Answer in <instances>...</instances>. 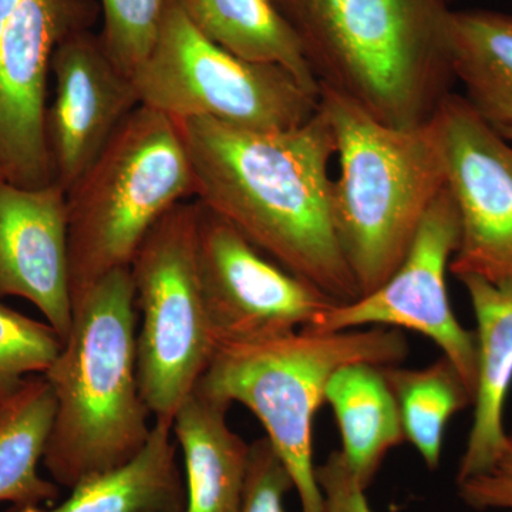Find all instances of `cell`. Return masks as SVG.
<instances>
[{"mask_svg":"<svg viewBox=\"0 0 512 512\" xmlns=\"http://www.w3.org/2000/svg\"><path fill=\"white\" fill-rule=\"evenodd\" d=\"M291 490V474L269 440L262 437L249 444L241 512H286L285 495Z\"/></svg>","mask_w":512,"mask_h":512,"instance_id":"25","label":"cell"},{"mask_svg":"<svg viewBox=\"0 0 512 512\" xmlns=\"http://www.w3.org/2000/svg\"><path fill=\"white\" fill-rule=\"evenodd\" d=\"M458 497L471 510L512 512V429L484 471L457 481Z\"/></svg>","mask_w":512,"mask_h":512,"instance_id":"26","label":"cell"},{"mask_svg":"<svg viewBox=\"0 0 512 512\" xmlns=\"http://www.w3.org/2000/svg\"><path fill=\"white\" fill-rule=\"evenodd\" d=\"M460 239L456 204L447 185L427 211L399 268L375 291L338 303L313 330L342 332L363 328L412 330L439 346L476 394L477 345L473 330L451 308L447 272Z\"/></svg>","mask_w":512,"mask_h":512,"instance_id":"10","label":"cell"},{"mask_svg":"<svg viewBox=\"0 0 512 512\" xmlns=\"http://www.w3.org/2000/svg\"><path fill=\"white\" fill-rule=\"evenodd\" d=\"M407 355L409 343L400 330L303 328L217 349L195 389L254 413L291 474L302 512H323L313 463V420L330 379L353 363L394 366Z\"/></svg>","mask_w":512,"mask_h":512,"instance_id":"5","label":"cell"},{"mask_svg":"<svg viewBox=\"0 0 512 512\" xmlns=\"http://www.w3.org/2000/svg\"><path fill=\"white\" fill-rule=\"evenodd\" d=\"M137 323L130 266L74 299L69 335L43 375L56 399L43 464L67 490L124 466L150 439L151 413L138 383Z\"/></svg>","mask_w":512,"mask_h":512,"instance_id":"3","label":"cell"},{"mask_svg":"<svg viewBox=\"0 0 512 512\" xmlns=\"http://www.w3.org/2000/svg\"><path fill=\"white\" fill-rule=\"evenodd\" d=\"M323 497V512H375L366 497V488L357 481L340 451H333L316 467Z\"/></svg>","mask_w":512,"mask_h":512,"instance_id":"27","label":"cell"},{"mask_svg":"<svg viewBox=\"0 0 512 512\" xmlns=\"http://www.w3.org/2000/svg\"><path fill=\"white\" fill-rule=\"evenodd\" d=\"M190 195L194 178L180 128L140 104L67 192L73 302L130 266L151 228Z\"/></svg>","mask_w":512,"mask_h":512,"instance_id":"6","label":"cell"},{"mask_svg":"<svg viewBox=\"0 0 512 512\" xmlns=\"http://www.w3.org/2000/svg\"><path fill=\"white\" fill-rule=\"evenodd\" d=\"M382 369L399 407L404 439L416 448L430 470H436L448 423L473 406V393L444 356L421 369L399 365Z\"/></svg>","mask_w":512,"mask_h":512,"instance_id":"22","label":"cell"},{"mask_svg":"<svg viewBox=\"0 0 512 512\" xmlns=\"http://www.w3.org/2000/svg\"><path fill=\"white\" fill-rule=\"evenodd\" d=\"M56 399L43 375L30 376L0 402V503L50 505L59 485L40 477Z\"/></svg>","mask_w":512,"mask_h":512,"instance_id":"21","label":"cell"},{"mask_svg":"<svg viewBox=\"0 0 512 512\" xmlns=\"http://www.w3.org/2000/svg\"><path fill=\"white\" fill-rule=\"evenodd\" d=\"M141 106L174 121L210 119L251 130L301 126L320 94L288 70L247 62L195 28L178 0H168L156 42L131 76Z\"/></svg>","mask_w":512,"mask_h":512,"instance_id":"7","label":"cell"},{"mask_svg":"<svg viewBox=\"0 0 512 512\" xmlns=\"http://www.w3.org/2000/svg\"><path fill=\"white\" fill-rule=\"evenodd\" d=\"M20 0H0V32L6 25L10 15L18 8Z\"/></svg>","mask_w":512,"mask_h":512,"instance_id":"28","label":"cell"},{"mask_svg":"<svg viewBox=\"0 0 512 512\" xmlns=\"http://www.w3.org/2000/svg\"><path fill=\"white\" fill-rule=\"evenodd\" d=\"M100 37L114 63L133 76L153 49L168 0H100Z\"/></svg>","mask_w":512,"mask_h":512,"instance_id":"24","label":"cell"},{"mask_svg":"<svg viewBox=\"0 0 512 512\" xmlns=\"http://www.w3.org/2000/svg\"><path fill=\"white\" fill-rule=\"evenodd\" d=\"M476 318L477 382L473 423L457 481L484 471L503 447L505 404L512 386V285H495L477 276L458 279Z\"/></svg>","mask_w":512,"mask_h":512,"instance_id":"15","label":"cell"},{"mask_svg":"<svg viewBox=\"0 0 512 512\" xmlns=\"http://www.w3.org/2000/svg\"><path fill=\"white\" fill-rule=\"evenodd\" d=\"M440 2H443L444 5H450L451 2H454V0H440Z\"/></svg>","mask_w":512,"mask_h":512,"instance_id":"30","label":"cell"},{"mask_svg":"<svg viewBox=\"0 0 512 512\" xmlns=\"http://www.w3.org/2000/svg\"><path fill=\"white\" fill-rule=\"evenodd\" d=\"M175 123L198 202L333 301L359 298L333 225L330 163L336 140L320 106L311 119L286 130L210 119Z\"/></svg>","mask_w":512,"mask_h":512,"instance_id":"1","label":"cell"},{"mask_svg":"<svg viewBox=\"0 0 512 512\" xmlns=\"http://www.w3.org/2000/svg\"><path fill=\"white\" fill-rule=\"evenodd\" d=\"M454 80L495 130L512 128V15L494 10H451L448 22Z\"/></svg>","mask_w":512,"mask_h":512,"instance_id":"19","label":"cell"},{"mask_svg":"<svg viewBox=\"0 0 512 512\" xmlns=\"http://www.w3.org/2000/svg\"><path fill=\"white\" fill-rule=\"evenodd\" d=\"M173 421L154 420L146 446L127 464L70 490L63 503L9 505L3 512H184V473Z\"/></svg>","mask_w":512,"mask_h":512,"instance_id":"17","label":"cell"},{"mask_svg":"<svg viewBox=\"0 0 512 512\" xmlns=\"http://www.w3.org/2000/svg\"><path fill=\"white\" fill-rule=\"evenodd\" d=\"M320 109L336 140L332 217L360 296L399 268L421 222L446 188L431 120L399 128L380 123L348 97L320 87Z\"/></svg>","mask_w":512,"mask_h":512,"instance_id":"4","label":"cell"},{"mask_svg":"<svg viewBox=\"0 0 512 512\" xmlns=\"http://www.w3.org/2000/svg\"><path fill=\"white\" fill-rule=\"evenodd\" d=\"M501 134H503L505 138H508V140H510L512 143V128H510V130L504 131V133Z\"/></svg>","mask_w":512,"mask_h":512,"instance_id":"29","label":"cell"},{"mask_svg":"<svg viewBox=\"0 0 512 512\" xmlns=\"http://www.w3.org/2000/svg\"><path fill=\"white\" fill-rule=\"evenodd\" d=\"M198 201L151 228L130 264L137 306V370L154 420L173 421L217 352L197 268Z\"/></svg>","mask_w":512,"mask_h":512,"instance_id":"8","label":"cell"},{"mask_svg":"<svg viewBox=\"0 0 512 512\" xmlns=\"http://www.w3.org/2000/svg\"><path fill=\"white\" fill-rule=\"evenodd\" d=\"M62 348V338L49 323L0 302V402L28 377L45 375Z\"/></svg>","mask_w":512,"mask_h":512,"instance_id":"23","label":"cell"},{"mask_svg":"<svg viewBox=\"0 0 512 512\" xmlns=\"http://www.w3.org/2000/svg\"><path fill=\"white\" fill-rule=\"evenodd\" d=\"M320 87L387 126L433 119L456 82L440 0H274Z\"/></svg>","mask_w":512,"mask_h":512,"instance_id":"2","label":"cell"},{"mask_svg":"<svg viewBox=\"0 0 512 512\" xmlns=\"http://www.w3.org/2000/svg\"><path fill=\"white\" fill-rule=\"evenodd\" d=\"M94 0H20L0 32V180L23 188L53 181L46 92L56 46L92 28Z\"/></svg>","mask_w":512,"mask_h":512,"instance_id":"12","label":"cell"},{"mask_svg":"<svg viewBox=\"0 0 512 512\" xmlns=\"http://www.w3.org/2000/svg\"><path fill=\"white\" fill-rule=\"evenodd\" d=\"M325 402L332 407L342 453L363 488H369L384 458L404 439L399 407L382 366L353 363L333 375Z\"/></svg>","mask_w":512,"mask_h":512,"instance_id":"18","label":"cell"},{"mask_svg":"<svg viewBox=\"0 0 512 512\" xmlns=\"http://www.w3.org/2000/svg\"><path fill=\"white\" fill-rule=\"evenodd\" d=\"M33 303L64 339L73 320L67 194L0 180V298Z\"/></svg>","mask_w":512,"mask_h":512,"instance_id":"14","label":"cell"},{"mask_svg":"<svg viewBox=\"0 0 512 512\" xmlns=\"http://www.w3.org/2000/svg\"><path fill=\"white\" fill-rule=\"evenodd\" d=\"M198 205V279L217 349L312 328L338 305Z\"/></svg>","mask_w":512,"mask_h":512,"instance_id":"9","label":"cell"},{"mask_svg":"<svg viewBox=\"0 0 512 512\" xmlns=\"http://www.w3.org/2000/svg\"><path fill=\"white\" fill-rule=\"evenodd\" d=\"M231 404L194 389L173 417L183 453L185 511L241 512L249 444L228 424Z\"/></svg>","mask_w":512,"mask_h":512,"instance_id":"16","label":"cell"},{"mask_svg":"<svg viewBox=\"0 0 512 512\" xmlns=\"http://www.w3.org/2000/svg\"><path fill=\"white\" fill-rule=\"evenodd\" d=\"M202 35L247 60L282 67L306 89L320 94L298 37L274 0H178Z\"/></svg>","mask_w":512,"mask_h":512,"instance_id":"20","label":"cell"},{"mask_svg":"<svg viewBox=\"0 0 512 512\" xmlns=\"http://www.w3.org/2000/svg\"><path fill=\"white\" fill-rule=\"evenodd\" d=\"M431 123L460 221L450 272L512 285L511 141L461 94H448Z\"/></svg>","mask_w":512,"mask_h":512,"instance_id":"11","label":"cell"},{"mask_svg":"<svg viewBox=\"0 0 512 512\" xmlns=\"http://www.w3.org/2000/svg\"><path fill=\"white\" fill-rule=\"evenodd\" d=\"M50 72L55 99L46 113L47 148L53 181L67 194L140 100L131 76L90 28L74 29L60 40Z\"/></svg>","mask_w":512,"mask_h":512,"instance_id":"13","label":"cell"}]
</instances>
